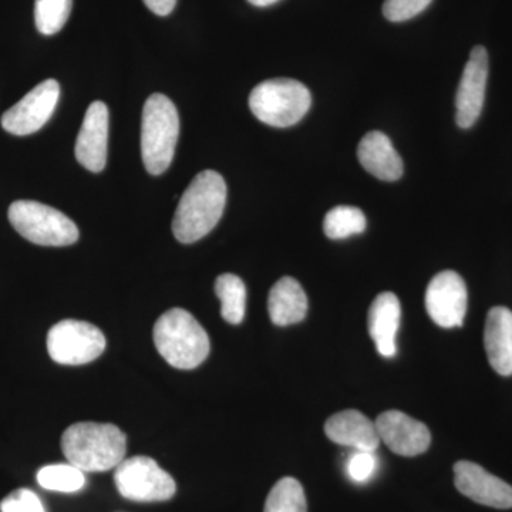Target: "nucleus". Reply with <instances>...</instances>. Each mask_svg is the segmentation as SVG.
<instances>
[{"label":"nucleus","instance_id":"obj_1","mask_svg":"<svg viewBox=\"0 0 512 512\" xmlns=\"http://www.w3.org/2000/svg\"><path fill=\"white\" fill-rule=\"evenodd\" d=\"M227 204V184L217 171L198 174L178 202L173 220L174 237L181 244L200 241L217 227Z\"/></svg>","mask_w":512,"mask_h":512},{"label":"nucleus","instance_id":"obj_2","mask_svg":"<svg viewBox=\"0 0 512 512\" xmlns=\"http://www.w3.org/2000/svg\"><path fill=\"white\" fill-rule=\"evenodd\" d=\"M62 450L67 463L79 470L109 471L126 457V434L114 424L82 421L64 431Z\"/></svg>","mask_w":512,"mask_h":512},{"label":"nucleus","instance_id":"obj_3","mask_svg":"<svg viewBox=\"0 0 512 512\" xmlns=\"http://www.w3.org/2000/svg\"><path fill=\"white\" fill-rule=\"evenodd\" d=\"M158 353L175 369H195L210 355V338L190 312L174 308L154 325Z\"/></svg>","mask_w":512,"mask_h":512},{"label":"nucleus","instance_id":"obj_4","mask_svg":"<svg viewBox=\"0 0 512 512\" xmlns=\"http://www.w3.org/2000/svg\"><path fill=\"white\" fill-rule=\"evenodd\" d=\"M180 137V117L173 101L164 94L148 97L141 120V156L153 175L163 174L173 163Z\"/></svg>","mask_w":512,"mask_h":512},{"label":"nucleus","instance_id":"obj_5","mask_svg":"<svg viewBox=\"0 0 512 512\" xmlns=\"http://www.w3.org/2000/svg\"><path fill=\"white\" fill-rule=\"evenodd\" d=\"M308 87L298 80L269 79L255 87L249 96V109L262 123L272 127H291L311 109Z\"/></svg>","mask_w":512,"mask_h":512},{"label":"nucleus","instance_id":"obj_6","mask_svg":"<svg viewBox=\"0 0 512 512\" xmlns=\"http://www.w3.org/2000/svg\"><path fill=\"white\" fill-rule=\"evenodd\" d=\"M9 221L23 238L42 247H69L79 239V228L63 212L37 201H15Z\"/></svg>","mask_w":512,"mask_h":512},{"label":"nucleus","instance_id":"obj_7","mask_svg":"<svg viewBox=\"0 0 512 512\" xmlns=\"http://www.w3.org/2000/svg\"><path fill=\"white\" fill-rule=\"evenodd\" d=\"M114 484L124 498L137 503H160L174 497V478L150 457L124 458L114 471Z\"/></svg>","mask_w":512,"mask_h":512},{"label":"nucleus","instance_id":"obj_8","mask_svg":"<svg viewBox=\"0 0 512 512\" xmlns=\"http://www.w3.org/2000/svg\"><path fill=\"white\" fill-rule=\"evenodd\" d=\"M104 349L103 332L83 320H62L47 335V352L59 365H86L103 355Z\"/></svg>","mask_w":512,"mask_h":512},{"label":"nucleus","instance_id":"obj_9","mask_svg":"<svg viewBox=\"0 0 512 512\" xmlns=\"http://www.w3.org/2000/svg\"><path fill=\"white\" fill-rule=\"evenodd\" d=\"M60 86L49 79L37 84L2 116V127L13 136H29L45 126L55 113Z\"/></svg>","mask_w":512,"mask_h":512},{"label":"nucleus","instance_id":"obj_10","mask_svg":"<svg viewBox=\"0 0 512 512\" xmlns=\"http://www.w3.org/2000/svg\"><path fill=\"white\" fill-rule=\"evenodd\" d=\"M467 306L466 282L457 272L443 271L431 279L426 291V309L437 326L460 328L466 318Z\"/></svg>","mask_w":512,"mask_h":512},{"label":"nucleus","instance_id":"obj_11","mask_svg":"<svg viewBox=\"0 0 512 512\" xmlns=\"http://www.w3.org/2000/svg\"><path fill=\"white\" fill-rule=\"evenodd\" d=\"M488 80V53L483 46H476L464 67L456 96L457 124L470 128L481 116Z\"/></svg>","mask_w":512,"mask_h":512},{"label":"nucleus","instance_id":"obj_12","mask_svg":"<svg viewBox=\"0 0 512 512\" xmlns=\"http://www.w3.org/2000/svg\"><path fill=\"white\" fill-rule=\"evenodd\" d=\"M376 430L393 453L416 457L426 453L431 443L429 427L399 410H389L377 417Z\"/></svg>","mask_w":512,"mask_h":512},{"label":"nucleus","instance_id":"obj_13","mask_svg":"<svg viewBox=\"0 0 512 512\" xmlns=\"http://www.w3.org/2000/svg\"><path fill=\"white\" fill-rule=\"evenodd\" d=\"M454 484L461 494L485 507L512 508V487L485 471L473 461H458L454 466Z\"/></svg>","mask_w":512,"mask_h":512},{"label":"nucleus","instance_id":"obj_14","mask_svg":"<svg viewBox=\"0 0 512 512\" xmlns=\"http://www.w3.org/2000/svg\"><path fill=\"white\" fill-rule=\"evenodd\" d=\"M109 143V109L103 101H94L84 116L76 140V158L86 170L101 173L106 167Z\"/></svg>","mask_w":512,"mask_h":512},{"label":"nucleus","instance_id":"obj_15","mask_svg":"<svg viewBox=\"0 0 512 512\" xmlns=\"http://www.w3.org/2000/svg\"><path fill=\"white\" fill-rule=\"evenodd\" d=\"M329 440L340 446L352 447L359 451H375L380 446L375 421L359 410H345L333 414L325 424Z\"/></svg>","mask_w":512,"mask_h":512},{"label":"nucleus","instance_id":"obj_16","mask_svg":"<svg viewBox=\"0 0 512 512\" xmlns=\"http://www.w3.org/2000/svg\"><path fill=\"white\" fill-rule=\"evenodd\" d=\"M402 308L393 292H383L376 296L369 309L370 338L375 342L377 352L383 357H394L397 353L396 336L400 328Z\"/></svg>","mask_w":512,"mask_h":512},{"label":"nucleus","instance_id":"obj_17","mask_svg":"<svg viewBox=\"0 0 512 512\" xmlns=\"http://www.w3.org/2000/svg\"><path fill=\"white\" fill-rule=\"evenodd\" d=\"M357 157L367 173L382 181H397L402 178V157L394 150L390 138L382 131H370L357 147Z\"/></svg>","mask_w":512,"mask_h":512},{"label":"nucleus","instance_id":"obj_18","mask_svg":"<svg viewBox=\"0 0 512 512\" xmlns=\"http://www.w3.org/2000/svg\"><path fill=\"white\" fill-rule=\"evenodd\" d=\"M485 352L491 367L501 376L512 375V312L495 306L487 315L484 332Z\"/></svg>","mask_w":512,"mask_h":512},{"label":"nucleus","instance_id":"obj_19","mask_svg":"<svg viewBox=\"0 0 512 512\" xmlns=\"http://www.w3.org/2000/svg\"><path fill=\"white\" fill-rule=\"evenodd\" d=\"M268 311L274 325H295L308 313V296L296 279L285 276L269 292Z\"/></svg>","mask_w":512,"mask_h":512},{"label":"nucleus","instance_id":"obj_20","mask_svg":"<svg viewBox=\"0 0 512 512\" xmlns=\"http://www.w3.org/2000/svg\"><path fill=\"white\" fill-rule=\"evenodd\" d=\"M215 293L221 301V316L229 325H239L247 312V286L239 276L222 274L215 281Z\"/></svg>","mask_w":512,"mask_h":512},{"label":"nucleus","instance_id":"obj_21","mask_svg":"<svg viewBox=\"0 0 512 512\" xmlns=\"http://www.w3.org/2000/svg\"><path fill=\"white\" fill-rule=\"evenodd\" d=\"M366 215L349 205H339L326 214L323 231L330 239H345L366 231Z\"/></svg>","mask_w":512,"mask_h":512},{"label":"nucleus","instance_id":"obj_22","mask_svg":"<svg viewBox=\"0 0 512 512\" xmlns=\"http://www.w3.org/2000/svg\"><path fill=\"white\" fill-rule=\"evenodd\" d=\"M264 512H308L302 484L292 477L279 480L266 498Z\"/></svg>","mask_w":512,"mask_h":512},{"label":"nucleus","instance_id":"obj_23","mask_svg":"<svg viewBox=\"0 0 512 512\" xmlns=\"http://www.w3.org/2000/svg\"><path fill=\"white\" fill-rule=\"evenodd\" d=\"M37 483L40 487L57 493H76L83 488L86 478L82 470L73 464H52L40 468L37 473Z\"/></svg>","mask_w":512,"mask_h":512},{"label":"nucleus","instance_id":"obj_24","mask_svg":"<svg viewBox=\"0 0 512 512\" xmlns=\"http://www.w3.org/2000/svg\"><path fill=\"white\" fill-rule=\"evenodd\" d=\"M73 0H36V28L42 35L52 36L59 33L69 20Z\"/></svg>","mask_w":512,"mask_h":512},{"label":"nucleus","instance_id":"obj_25","mask_svg":"<svg viewBox=\"0 0 512 512\" xmlns=\"http://www.w3.org/2000/svg\"><path fill=\"white\" fill-rule=\"evenodd\" d=\"M433 0H384L383 15L390 22H406L429 8Z\"/></svg>","mask_w":512,"mask_h":512},{"label":"nucleus","instance_id":"obj_26","mask_svg":"<svg viewBox=\"0 0 512 512\" xmlns=\"http://www.w3.org/2000/svg\"><path fill=\"white\" fill-rule=\"evenodd\" d=\"M0 512H45V507L33 491L19 488L0 503Z\"/></svg>","mask_w":512,"mask_h":512},{"label":"nucleus","instance_id":"obj_27","mask_svg":"<svg viewBox=\"0 0 512 512\" xmlns=\"http://www.w3.org/2000/svg\"><path fill=\"white\" fill-rule=\"evenodd\" d=\"M377 468V458L373 451H359L350 457L348 473L356 483H366L373 477Z\"/></svg>","mask_w":512,"mask_h":512},{"label":"nucleus","instance_id":"obj_28","mask_svg":"<svg viewBox=\"0 0 512 512\" xmlns=\"http://www.w3.org/2000/svg\"><path fill=\"white\" fill-rule=\"evenodd\" d=\"M151 12L156 13L158 16H167L173 12L177 0H143Z\"/></svg>","mask_w":512,"mask_h":512},{"label":"nucleus","instance_id":"obj_29","mask_svg":"<svg viewBox=\"0 0 512 512\" xmlns=\"http://www.w3.org/2000/svg\"><path fill=\"white\" fill-rule=\"evenodd\" d=\"M248 2L256 8H266V6L274 5L278 0H248Z\"/></svg>","mask_w":512,"mask_h":512}]
</instances>
